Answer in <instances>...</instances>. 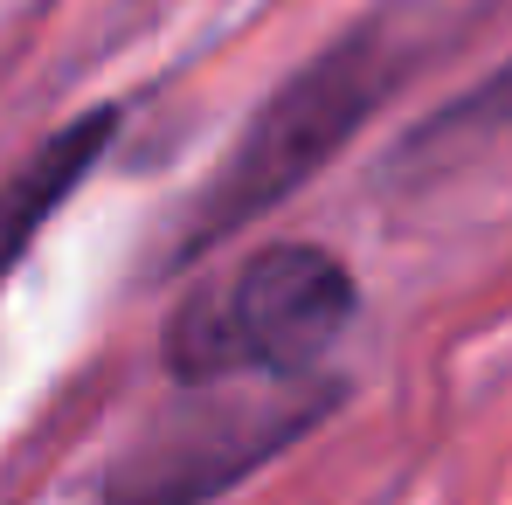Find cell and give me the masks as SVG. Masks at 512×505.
Returning a JSON list of instances; mask_svg holds the SVG:
<instances>
[{
  "label": "cell",
  "instance_id": "obj_1",
  "mask_svg": "<svg viewBox=\"0 0 512 505\" xmlns=\"http://www.w3.org/2000/svg\"><path fill=\"white\" fill-rule=\"evenodd\" d=\"M409 70H416V42L395 28V14H374V21L333 35L305 70H291L250 111L243 139L222 153L215 180L194 194L173 263L222 250L236 229H250L270 208H284L291 194H305L374 125V111L402 90Z\"/></svg>",
  "mask_w": 512,
  "mask_h": 505
},
{
  "label": "cell",
  "instance_id": "obj_2",
  "mask_svg": "<svg viewBox=\"0 0 512 505\" xmlns=\"http://www.w3.org/2000/svg\"><path fill=\"white\" fill-rule=\"evenodd\" d=\"M360 312V284L326 243L284 236L243 250L222 277H201L167 319L160 360L180 388L250 381V374H319Z\"/></svg>",
  "mask_w": 512,
  "mask_h": 505
},
{
  "label": "cell",
  "instance_id": "obj_3",
  "mask_svg": "<svg viewBox=\"0 0 512 505\" xmlns=\"http://www.w3.org/2000/svg\"><path fill=\"white\" fill-rule=\"evenodd\" d=\"M333 374L194 381L104 471L97 505H215L340 409Z\"/></svg>",
  "mask_w": 512,
  "mask_h": 505
},
{
  "label": "cell",
  "instance_id": "obj_4",
  "mask_svg": "<svg viewBox=\"0 0 512 505\" xmlns=\"http://www.w3.org/2000/svg\"><path fill=\"white\" fill-rule=\"evenodd\" d=\"M118 125H125L118 104H90L84 118H70L63 132H49L21 167L0 180V284H7V270L21 256L35 250L42 222L90 180V167L104 160V146L118 139Z\"/></svg>",
  "mask_w": 512,
  "mask_h": 505
},
{
  "label": "cell",
  "instance_id": "obj_5",
  "mask_svg": "<svg viewBox=\"0 0 512 505\" xmlns=\"http://www.w3.org/2000/svg\"><path fill=\"white\" fill-rule=\"evenodd\" d=\"M499 132H512V56L485 70L464 97H450V111L429 125V139H499Z\"/></svg>",
  "mask_w": 512,
  "mask_h": 505
}]
</instances>
